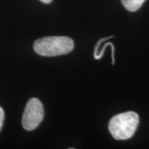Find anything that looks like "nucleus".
Masks as SVG:
<instances>
[{"label": "nucleus", "instance_id": "obj_6", "mask_svg": "<svg viewBox=\"0 0 149 149\" xmlns=\"http://www.w3.org/2000/svg\"><path fill=\"white\" fill-rule=\"evenodd\" d=\"M3 121H4V111H3V108L0 107V130L3 127Z\"/></svg>", "mask_w": 149, "mask_h": 149}, {"label": "nucleus", "instance_id": "obj_2", "mask_svg": "<svg viewBox=\"0 0 149 149\" xmlns=\"http://www.w3.org/2000/svg\"><path fill=\"white\" fill-rule=\"evenodd\" d=\"M35 52L42 56H56L70 53L74 49V41L68 37H45L33 44Z\"/></svg>", "mask_w": 149, "mask_h": 149}, {"label": "nucleus", "instance_id": "obj_3", "mask_svg": "<svg viewBox=\"0 0 149 149\" xmlns=\"http://www.w3.org/2000/svg\"><path fill=\"white\" fill-rule=\"evenodd\" d=\"M43 117L44 109L42 102L37 98H32L27 101L22 114V127L27 131L34 130L42 121Z\"/></svg>", "mask_w": 149, "mask_h": 149}, {"label": "nucleus", "instance_id": "obj_7", "mask_svg": "<svg viewBox=\"0 0 149 149\" xmlns=\"http://www.w3.org/2000/svg\"><path fill=\"white\" fill-rule=\"evenodd\" d=\"M40 1L44 3H50L52 0H40Z\"/></svg>", "mask_w": 149, "mask_h": 149}, {"label": "nucleus", "instance_id": "obj_4", "mask_svg": "<svg viewBox=\"0 0 149 149\" xmlns=\"http://www.w3.org/2000/svg\"><path fill=\"white\" fill-rule=\"evenodd\" d=\"M146 0H121L123 7L129 12H135L143 4Z\"/></svg>", "mask_w": 149, "mask_h": 149}, {"label": "nucleus", "instance_id": "obj_1", "mask_svg": "<svg viewBox=\"0 0 149 149\" xmlns=\"http://www.w3.org/2000/svg\"><path fill=\"white\" fill-rule=\"evenodd\" d=\"M139 124V116L136 112L128 111L117 114L109 123V130L116 140H127L134 135Z\"/></svg>", "mask_w": 149, "mask_h": 149}, {"label": "nucleus", "instance_id": "obj_5", "mask_svg": "<svg viewBox=\"0 0 149 149\" xmlns=\"http://www.w3.org/2000/svg\"><path fill=\"white\" fill-rule=\"evenodd\" d=\"M108 46H110V47L112 49V65H114V63H115V59H114V47H113V44L112 42H106L103 46V49H102L101 52H100L99 53L97 54V56H95L94 58L95 59V60H100L102 56H103L104 53V51H105V49H106Z\"/></svg>", "mask_w": 149, "mask_h": 149}]
</instances>
